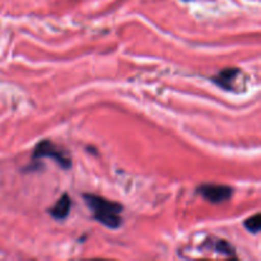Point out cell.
<instances>
[{"instance_id":"1","label":"cell","mask_w":261,"mask_h":261,"mask_svg":"<svg viewBox=\"0 0 261 261\" xmlns=\"http://www.w3.org/2000/svg\"><path fill=\"white\" fill-rule=\"evenodd\" d=\"M84 203L93 213L94 219L111 229L119 228L122 224V205L116 201L107 200L94 194H84Z\"/></svg>"},{"instance_id":"2","label":"cell","mask_w":261,"mask_h":261,"mask_svg":"<svg viewBox=\"0 0 261 261\" xmlns=\"http://www.w3.org/2000/svg\"><path fill=\"white\" fill-rule=\"evenodd\" d=\"M41 158H51L63 170H70L71 165H73L70 155L48 139H43L38 142L36 144L35 149H33L32 161H40Z\"/></svg>"},{"instance_id":"3","label":"cell","mask_w":261,"mask_h":261,"mask_svg":"<svg viewBox=\"0 0 261 261\" xmlns=\"http://www.w3.org/2000/svg\"><path fill=\"white\" fill-rule=\"evenodd\" d=\"M196 191L212 204L226 203L233 195V189L222 184H203L198 186Z\"/></svg>"},{"instance_id":"4","label":"cell","mask_w":261,"mask_h":261,"mask_svg":"<svg viewBox=\"0 0 261 261\" xmlns=\"http://www.w3.org/2000/svg\"><path fill=\"white\" fill-rule=\"evenodd\" d=\"M241 73L240 69L237 68H227L223 70L218 71L214 76H212V82L221 87L224 91H232L233 89V84L236 82L237 75Z\"/></svg>"},{"instance_id":"5","label":"cell","mask_w":261,"mask_h":261,"mask_svg":"<svg viewBox=\"0 0 261 261\" xmlns=\"http://www.w3.org/2000/svg\"><path fill=\"white\" fill-rule=\"evenodd\" d=\"M71 199L68 194H63L61 198L55 203V205L48 209V213L56 221H64L70 213Z\"/></svg>"},{"instance_id":"6","label":"cell","mask_w":261,"mask_h":261,"mask_svg":"<svg viewBox=\"0 0 261 261\" xmlns=\"http://www.w3.org/2000/svg\"><path fill=\"white\" fill-rule=\"evenodd\" d=\"M214 250H216L218 254L223 255V256L237 259L236 250H234V247L232 246L229 242H227L226 240H218V241L216 242V245H214Z\"/></svg>"},{"instance_id":"7","label":"cell","mask_w":261,"mask_h":261,"mask_svg":"<svg viewBox=\"0 0 261 261\" xmlns=\"http://www.w3.org/2000/svg\"><path fill=\"white\" fill-rule=\"evenodd\" d=\"M244 226H245V228H246L249 232H251V233H254V234L259 233L260 229H261V216H260V213H256L255 216L247 218L246 221L244 222Z\"/></svg>"}]
</instances>
